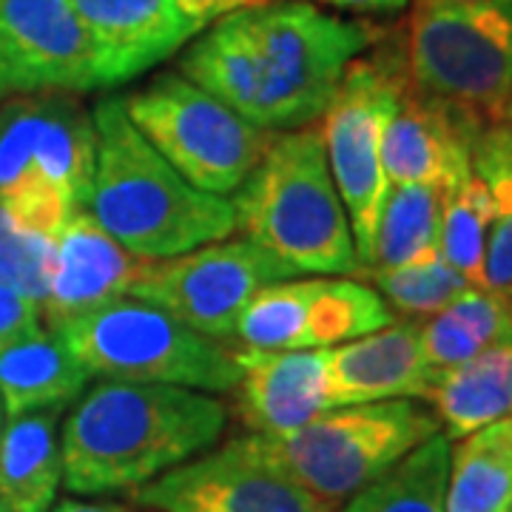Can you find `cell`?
I'll return each mask as SVG.
<instances>
[{
    "label": "cell",
    "mask_w": 512,
    "mask_h": 512,
    "mask_svg": "<svg viewBox=\"0 0 512 512\" xmlns=\"http://www.w3.org/2000/svg\"><path fill=\"white\" fill-rule=\"evenodd\" d=\"M97 151L89 214L140 259H168L237 231L234 202L191 185L128 120L123 97L92 109Z\"/></svg>",
    "instance_id": "7a4b0ae2"
},
{
    "label": "cell",
    "mask_w": 512,
    "mask_h": 512,
    "mask_svg": "<svg viewBox=\"0 0 512 512\" xmlns=\"http://www.w3.org/2000/svg\"><path fill=\"white\" fill-rule=\"evenodd\" d=\"M128 498L151 512H339L254 450L248 436L205 450Z\"/></svg>",
    "instance_id": "4fadbf2b"
},
{
    "label": "cell",
    "mask_w": 512,
    "mask_h": 512,
    "mask_svg": "<svg viewBox=\"0 0 512 512\" xmlns=\"http://www.w3.org/2000/svg\"><path fill=\"white\" fill-rule=\"evenodd\" d=\"M40 330H43V305L9 285H0V350L18 345Z\"/></svg>",
    "instance_id": "4dcf8cb0"
},
{
    "label": "cell",
    "mask_w": 512,
    "mask_h": 512,
    "mask_svg": "<svg viewBox=\"0 0 512 512\" xmlns=\"http://www.w3.org/2000/svg\"><path fill=\"white\" fill-rule=\"evenodd\" d=\"M296 276L302 274L251 239H217L180 256L146 259L128 296L228 345L256 293Z\"/></svg>",
    "instance_id": "8fae6325"
},
{
    "label": "cell",
    "mask_w": 512,
    "mask_h": 512,
    "mask_svg": "<svg viewBox=\"0 0 512 512\" xmlns=\"http://www.w3.org/2000/svg\"><path fill=\"white\" fill-rule=\"evenodd\" d=\"M504 123L512 128V100H510V106H507V114H504Z\"/></svg>",
    "instance_id": "d590c367"
},
{
    "label": "cell",
    "mask_w": 512,
    "mask_h": 512,
    "mask_svg": "<svg viewBox=\"0 0 512 512\" xmlns=\"http://www.w3.org/2000/svg\"><path fill=\"white\" fill-rule=\"evenodd\" d=\"M106 89L103 63L72 0H0V92Z\"/></svg>",
    "instance_id": "5bb4252c"
},
{
    "label": "cell",
    "mask_w": 512,
    "mask_h": 512,
    "mask_svg": "<svg viewBox=\"0 0 512 512\" xmlns=\"http://www.w3.org/2000/svg\"><path fill=\"white\" fill-rule=\"evenodd\" d=\"M444 436L464 439L493 421L512 419V342L478 353L447 370H436L424 399Z\"/></svg>",
    "instance_id": "ffe728a7"
},
{
    "label": "cell",
    "mask_w": 512,
    "mask_h": 512,
    "mask_svg": "<svg viewBox=\"0 0 512 512\" xmlns=\"http://www.w3.org/2000/svg\"><path fill=\"white\" fill-rule=\"evenodd\" d=\"M259 74V126H311L328 109L345 69L390 29L342 18L311 0H268L239 9Z\"/></svg>",
    "instance_id": "277c9868"
},
{
    "label": "cell",
    "mask_w": 512,
    "mask_h": 512,
    "mask_svg": "<svg viewBox=\"0 0 512 512\" xmlns=\"http://www.w3.org/2000/svg\"><path fill=\"white\" fill-rule=\"evenodd\" d=\"M225 424L228 407L214 393L97 382L60 427L63 487L72 495L134 493L211 450Z\"/></svg>",
    "instance_id": "6da1fadb"
},
{
    "label": "cell",
    "mask_w": 512,
    "mask_h": 512,
    "mask_svg": "<svg viewBox=\"0 0 512 512\" xmlns=\"http://www.w3.org/2000/svg\"><path fill=\"white\" fill-rule=\"evenodd\" d=\"M484 128L470 114L419 92L407 77L399 109L384 128L387 183L433 188L456 183L473 171V146Z\"/></svg>",
    "instance_id": "9a60e30c"
},
{
    "label": "cell",
    "mask_w": 512,
    "mask_h": 512,
    "mask_svg": "<svg viewBox=\"0 0 512 512\" xmlns=\"http://www.w3.org/2000/svg\"><path fill=\"white\" fill-rule=\"evenodd\" d=\"M510 512H512V510H510Z\"/></svg>",
    "instance_id": "ab89813d"
},
{
    "label": "cell",
    "mask_w": 512,
    "mask_h": 512,
    "mask_svg": "<svg viewBox=\"0 0 512 512\" xmlns=\"http://www.w3.org/2000/svg\"><path fill=\"white\" fill-rule=\"evenodd\" d=\"M128 120L185 180L208 194H234L262 160L274 131L254 126L180 72L157 74L123 97Z\"/></svg>",
    "instance_id": "30bf717a"
},
{
    "label": "cell",
    "mask_w": 512,
    "mask_h": 512,
    "mask_svg": "<svg viewBox=\"0 0 512 512\" xmlns=\"http://www.w3.org/2000/svg\"><path fill=\"white\" fill-rule=\"evenodd\" d=\"M450 444L444 430L350 495L339 512H447Z\"/></svg>",
    "instance_id": "484cf974"
},
{
    "label": "cell",
    "mask_w": 512,
    "mask_h": 512,
    "mask_svg": "<svg viewBox=\"0 0 512 512\" xmlns=\"http://www.w3.org/2000/svg\"><path fill=\"white\" fill-rule=\"evenodd\" d=\"M507 342H512V285L473 288L421 322V350L433 370L456 367Z\"/></svg>",
    "instance_id": "603a6c76"
},
{
    "label": "cell",
    "mask_w": 512,
    "mask_h": 512,
    "mask_svg": "<svg viewBox=\"0 0 512 512\" xmlns=\"http://www.w3.org/2000/svg\"><path fill=\"white\" fill-rule=\"evenodd\" d=\"M402 52L419 92L481 126L504 123L512 100V0L413 6Z\"/></svg>",
    "instance_id": "ba28073f"
},
{
    "label": "cell",
    "mask_w": 512,
    "mask_h": 512,
    "mask_svg": "<svg viewBox=\"0 0 512 512\" xmlns=\"http://www.w3.org/2000/svg\"><path fill=\"white\" fill-rule=\"evenodd\" d=\"M268 0H177V6L183 9L188 18L194 20L200 29H205L208 23L225 18L231 12H239V9H254V6H262Z\"/></svg>",
    "instance_id": "1f68e13d"
},
{
    "label": "cell",
    "mask_w": 512,
    "mask_h": 512,
    "mask_svg": "<svg viewBox=\"0 0 512 512\" xmlns=\"http://www.w3.org/2000/svg\"><path fill=\"white\" fill-rule=\"evenodd\" d=\"M89 373L114 382L234 393L237 353L140 299H114L55 328Z\"/></svg>",
    "instance_id": "52a82bcc"
},
{
    "label": "cell",
    "mask_w": 512,
    "mask_h": 512,
    "mask_svg": "<svg viewBox=\"0 0 512 512\" xmlns=\"http://www.w3.org/2000/svg\"><path fill=\"white\" fill-rule=\"evenodd\" d=\"M63 410L15 416L0 436V501L9 512H49L63 484L60 458Z\"/></svg>",
    "instance_id": "7402d4cb"
},
{
    "label": "cell",
    "mask_w": 512,
    "mask_h": 512,
    "mask_svg": "<svg viewBox=\"0 0 512 512\" xmlns=\"http://www.w3.org/2000/svg\"><path fill=\"white\" fill-rule=\"evenodd\" d=\"M493 222L490 191L476 171L441 188V256L473 288H487L484 259Z\"/></svg>",
    "instance_id": "4316f807"
},
{
    "label": "cell",
    "mask_w": 512,
    "mask_h": 512,
    "mask_svg": "<svg viewBox=\"0 0 512 512\" xmlns=\"http://www.w3.org/2000/svg\"><path fill=\"white\" fill-rule=\"evenodd\" d=\"M0 512H9V510H6V504H3V501H0Z\"/></svg>",
    "instance_id": "74e56055"
},
{
    "label": "cell",
    "mask_w": 512,
    "mask_h": 512,
    "mask_svg": "<svg viewBox=\"0 0 512 512\" xmlns=\"http://www.w3.org/2000/svg\"><path fill=\"white\" fill-rule=\"evenodd\" d=\"M441 188L390 185L362 276L399 271L441 254Z\"/></svg>",
    "instance_id": "d4e9b609"
},
{
    "label": "cell",
    "mask_w": 512,
    "mask_h": 512,
    "mask_svg": "<svg viewBox=\"0 0 512 512\" xmlns=\"http://www.w3.org/2000/svg\"><path fill=\"white\" fill-rule=\"evenodd\" d=\"M433 367L421 350V322L396 319L393 325L328 348V404L424 399Z\"/></svg>",
    "instance_id": "d6986e66"
},
{
    "label": "cell",
    "mask_w": 512,
    "mask_h": 512,
    "mask_svg": "<svg viewBox=\"0 0 512 512\" xmlns=\"http://www.w3.org/2000/svg\"><path fill=\"white\" fill-rule=\"evenodd\" d=\"M0 436H3V402H0Z\"/></svg>",
    "instance_id": "8d00e7d4"
},
{
    "label": "cell",
    "mask_w": 512,
    "mask_h": 512,
    "mask_svg": "<svg viewBox=\"0 0 512 512\" xmlns=\"http://www.w3.org/2000/svg\"><path fill=\"white\" fill-rule=\"evenodd\" d=\"M237 416L254 436H282L330 410L328 348L237 350Z\"/></svg>",
    "instance_id": "2e32d148"
},
{
    "label": "cell",
    "mask_w": 512,
    "mask_h": 512,
    "mask_svg": "<svg viewBox=\"0 0 512 512\" xmlns=\"http://www.w3.org/2000/svg\"><path fill=\"white\" fill-rule=\"evenodd\" d=\"M399 316L356 276H296L256 293L234 339L245 350H319L393 325Z\"/></svg>",
    "instance_id": "7c38bea8"
},
{
    "label": "cell",
    "mask_w": 512,
    "mask_h": 512,
    "mask_svg": "<svg viewBox=\"0 0 512 512\" xmlns=\"http://www.w3.org/2000/svg\"><path fill=\"white\" fill-rule=\"evenodd\" d=\"M311 3H325L342 12H356V15H399L407 9L410 0H311Z\"/></svg>",
    "instance_id": "d6a6232c"
},
{
    "label": "cell",
    "mask_w": 512,
    "mask_h": 512,
    "mask_svg": "<svg viewBox=\"0 0 512 512\" xmlns=\"http://www.w3.org/2000/svg\"><path fill=\"white\" fill-rule=\"evenodd\" d=\"M370 282L382 293L393 313H402L407 319L436 316L447 305H453L458 296L473 291V285L441 254L421 265L373 274Z\"/></svg>",
    "instance_id": "f1b7e54d"
},
{
    "label": "cell",
    "mask_w": 512,
    "mask_h": 512,
    "mask_svg": "<svg viewBox=\"0 0 512 512\" xmlns=\"http://www.w3.org/2000/svg\"><path fill=\"white\" fill-rule=\"evenodd\" d=\"M512 510V419L450 444L447 512Z\"/></svg>",
    "instance_id": "cb8c5ba5"
},
{
    "label": "cell",
    "mask_w": 512,
    "mask_h": 512,
    "mask_svg": "<svg viewBox=\"0 0 512 512\" xmlns=\"http://www.w3.org/2000/svg\"><path fill=\"white\" fill-rule=\"evenodd\" d=\"M55 259V239L20 228L0 208V285L46 302Z\"/></svg>",
    "instance_id": "f546056e"
},
{
    "label": "cell",
    "mask_w": 512,
    "mask_h": 512,
    "mask_svg": "<svg viewBox=\"0 0 512 512\" xmlns=\"http://www.w3.org/2000/svg\"><path fill=\"white\" fill-rule=\"evenodd\" d=\"M49 512H134L117 501H83V498H63Z\"/></svg>",
    "instance_id": "836d02e7"
},
{
    "label": "cell",
    "mask_w": 512,
    "mask_h": 512,
    "mask_svg": "<svg viewBox=\"0 0 512 512\" xmlns=\"http://www.w3.org/2000/svg\"><path fill=\"white\" fill-rule=\"evenodd\" d=\"M92 382L83 365L55 330H40L12 348L0 350V402L9 419L35 410H63Z\"/></svg>",
    "instance_id": "44dd1931"
},
{
    "label": "cell",
    "mask_w": 512,
    "mask_h": 512,
    "mask_svg": "<svg viewBox=\"0 0 512 512\" xmlns=\"http://www.w3.org/2000/svg\"><path fill=\"white\" fill-rule=\"evenodd\" d=\"M404 86L407 66L402 40L393 43V35L387 32L370 52L356 57L345 69L333 100L322 111L319 131L328 154L330 177L345 202L362 271L373 251L379 217L390 191L382 165L384 128L399 109Z\"/></svg>",
    "instance_id": "9c48e42d"
},
{
    "label": "cell",
    "mask_w": 512,
    "mask_h": 512,
    "mask_svg": "<svg viewBox=\"0 0 512 512\" xmlns=\"http://www.w3.org/2000/svg\"><path fill=\"white\" fill-rule=\"evenodd\" d=\"M0 97H3V92H0Z\"/></svg>",
    "instance_id": "f35d334b"
},
{
    "label": "cell",
    "mask_w": 512,
    "mask_h": 512,
    "mask_svg": "<svg viewBox=\"0 0 512 512\" xmlns=\"http://www.w3.org/2000/svg\"><path fill=\"white\" fill-rule=\"evenodd\" d=\"M439 430L427 404L390 399L333 407L299 430L282 436L248 433V441L313 495L339 507Z\"/></svg>",
    "instance_id": "8992f818"
},
{
    "label": "cell",
    "mask_w": 512,
    "mask_h": 512,
    "mask_svg": "<svg viewBox=\"0 0 512 512\" xmlns=\"http://www.w3.org/2000/svg\"><path fill=\"white\" fill-rule=\"evenodd\" d=\"M473 171L490 191L493 222L487 234V288L512 285V128L493 123L473 146Z\"/></svg>",
    "instance_id": "83f0119b"
},
{
    "label": "cell",
    "mask_w": 512,
    "mask_h": 512,
    "mask_svg": "<svg viewBox=\"0 0 512 512\" xmlns=\"http://www.w3.org/2000/svg\"><path fill=\"white\" fill-rule=\"evenodd\" d=\"M94 151L92 111L77 94H15L0 109V208L55 239L74 211L89 208Z\"/></svg>",
    "instance_id": "5b68a950"
},
{
    "label": "cell",
    "mask_w": 512,
    "mask_h": 512,
    "mask_svg": "<svg viewBox=\"0 0 512 512\" xmlns=\"http://www.w3.org/2000/svg\"><path fill=\"white\" fill-rule=\"evenodd\" d=\"M103 63V86H120L183 52L202 29L177 0H72Z\"/></svg>",
    "instance_id": "ac0fdd59"
},
{
    "label": "cell",
    "mask_w": 512,
    "mask_h": 512,
    "mask_svg": "<svg viewBox=\"0 0 512 512\" xmlns=\"http://www.w3.org/2000/svg\"><path fill=\"white\" fill-rule=\"evenodd\" d=\"M143 262L128 254L86 208L74 211L55 237L49 293L43 302L49 330L128 296Z\"/></svg>",
    "instance_id": "e0dca14e"
},
{
    "label": "cell",
    "mask_w": 512,
    "mask_h": 512,
    "mask_svg": "<svg viewBox=\"0 0 512 512\" xmlns=\"http://www.w3.org/2000/svg\"><path fill=\"white\" fill-rule=\"evenodd\" d=\"M464 3H476V0H413V6H464Z\"/></svg>",
    "instance_id": "e575fe53"
},
{
    "label": "cell",
    "mask_w": 512,
    "mask_h": 512,
    "mask_svg": "<svg viewBox=\"0 0 512 512\" xmlns=\"http://www.w3.org/2000/svg\"><path fill=\"white\" fill-rule=\"evenodd\" d=\"M237 231L299 274H362L345 202L330 177L322 131L288 128L271 137L251 177L234 191Z\"/></svg>",
    "instance_id": "3957f363"
}]
</instances>
